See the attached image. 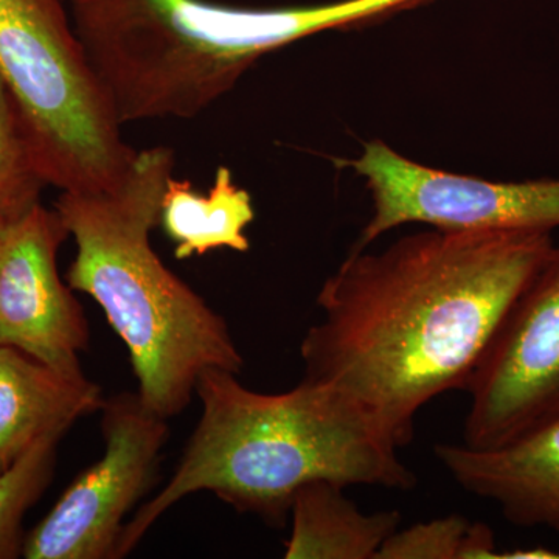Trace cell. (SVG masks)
<instances>
[{
	"label": "cell",
	"mask_w": 559,
	"mask_h": 559,
	"mask_svg": "<svg viewBox=\"0 0 559 559\" xmlns=\"http://www.w3.org/2000/svg\"><path fill=\"white\" fill-rule=\"evenodd\" d=\"M62 433L44 437L9 469L0 473V559L22 557L27 511L49 488Z\"/></svg>",
	"instance_id": "cell-15"
},
{
	"label": "cell",
	"mask_w": 559,
	"mask_h": 559,
	"mask_svg": "<svg viewBox=\"0 0 559 559\" xmlns=\"http://www.w3.org/2000/svg\"><path fill=\"white\" fill-rule=\"evenodd\" d=\"M47 186L31 127L0 76V227L39 204Z\"/></svg>",
	"instance_id": "cell-14"
},
{
	"label": "cell",
	"mask_w": 559,
	"mask_h": 559,
	"mask_svg": "<svg viewBox=\"0 0 559 559\" xmlns=\"http://www.w3.org/2000/svg\"><path fill=\"white\" fill-rule=\"evenodd\" d=\"M499 558L488 525L462 516H444L399 528L377 559H491Z\"/></svg>",
	"instance_id": "cell-16"
},
{
	"label": "cell",
	"mask_w": 559,
	"mask_h": 559,
	"mask_svg": "<svg viewBox=\"0 0 559 559\" xmlns=\"http://www.w3.org/2000/svg\"><path fill=\"white\" fill-rule=\"evenodd\" d=\"M253 219L252 197L234 182L230 168L221 165L209 194L197 193L189 180L171 176L162 200L159 226L176 242V259L189 260L221 248L248 252L245 230Z\"/></svg>",
	"instance_id": "cell-13"
},
{
	"label": "cell",
	"mask_w": 559,
	"mask_h": 559,
	"mask_svg": "<svg viewBox=\"0 0 559 559\" xmlns=\"http://www.w3.org/2000/svg\"><path fill=\"white\" fill-rule=\"evenodd\" d=\"M194 393L200 423L171 479L124 524L116 559L194 492H213L240 513L282 527L294 496L310 481L401 491L417 484L400 448L334 385L304 378L288 392L260 393L237 373L205 369Z\"/></svg>",
	"instance_id": "cell-2"
},
{
	"label": "cell",
	"mask_w": 559,
	"mask_h": 559,
	"mask_svg": "<svg viewBox=\"0 0 559 559\" xmlns=\"http://www.w3.org/2000/svg\"><path fill=\"white\" fill-rule=\"evenodd\" d=\"M100 385L86 374H66L27 353L0 347V473L36 441L66 432L102 409Z\"/></svg>",
	"instance_id": "cell-11"
},
{
	"label": "cell",
	"mask_w": 559,
	"mask_h": 559,
	"mask_svg": "<svg viewBox=\"0 0 559 559\" xmlns=\"http://www.w3.org/2000/svg\"><path fill=\"white\" fill-rule=\"evenodd\" d=\"M554 246L551 231L429 227L381 252L353 249L319 290L322 320L300 345L304 378L340 389L406 447L426 404L465 392Z\"/></svg>",
	"instance_id": "cell-1"
},
{
	"label": "cell",
	"mask_w": 559,
	"mask_h": 559,
	"mask_svg": "<svg viewBox=\"0 0 559 559\" xmlns=\"http://www.w3.org/2000/svg\"><path fill=\"white\" fill-rule=\"evenodd\" d=\"M175 151H138L123 180L102 191H61L53 209L76 245L66 282L100 305L127 344L143 403L162 418L187 409L205 369L240 373L226 320L173 274L151 246Z\"/></svg>",
	"instance_id": "cell-3"
},
{
	"label": "cell",
	"mask_w": 559,
	"mask_h": 559,
	"mask_svg": "<svg viewBox=\"0 0 559 559\" xmlns=\"http://www.w3.org/2000/svg\"><path fill=\"white\" fill-rule=\"evenodd\" d=\"M102 412L105 454L25 533L22 557L116 559L124 520L156 479L168 425L138 392L117 393Z\"/></svg>",
	"instance_id": "cell-8"
},
{
	"label": "cell",
	"mask_w": 559,
	"mask_h": 559,
	"mask_svg": "<svg viewBox=\"0 0 559 559\" xmlns=\"http://www.w3.org/2000/svg\"><path fill=\"white\" fill-rule=\"evenodd\" d=\"M433 454L455 484L495 502L511 524L559 533V418L491 450L444 443Z\"/></svg>",
	"instance_id": "cell-10"
},
{
	"label": "cell",
	"mask_w": 559,
	"mask_h": 559,
	"mask_svg": "<svg viewBox=\"0 0 559 559\" xmlns=\"http://www.w3.org/2000/svg\"><path fill=\"white\" fill-rule=\"evenodd\" d=\"M340 164L366 180L373 204L353 249H367L404 224L443 230L559 227V179L503 182L436 170L401 156L382 140H371L359 157Z\"/></svg>",
	"instance_id": "cell-6"
},
{
	"label": "cell",
	"mask_w": 559,
	"mask_h": 559,
	"mask_svg": "<svg viewBox=\"0 0 559 559\" xmlns=\"http://www.w3.org/2000/svg\"><path fill=\"white\" fill-rule=\"evenodd\" d=\"M70 237L57 210L36 204L0 227V347H13L66 374H83L90 323L57 257Z\"/></svg>",
	"instance_id": "cell-9"
},
{
	"label": "cell",
	"mask_w": 559,
	"mask_h": 559,
	"mask_svg": "<svg viewBox=\"0 0 559 559\" xmlns=\"http://www.w3.org/2000/svg\"><path fill=\"white\" fill-rule=\"evenodd\" d=\"M0 76L31 127L47 183L114 189L138 156L62 0H0Z\"/></svg>",
	"instance_id": "cell-5"
},
{
	"label": "cell",
	"mask_w": 559,
	"mask_h": 559,
	"mask_svg": "<svg viewBox=\"0 0 559 559\" xmlns=\"http://www.w3.org/2000/svg\"><path fill=\"white\" fill-rule=\"evenodd\" d=\"M344 487L316 480L290 502L286 559H377L385 540L400 528V511L362 513Z\"/></svg>",
	"instance_id": "cell-12"
},
{
	"label": "cell",
	"mask_w": 559,
	"mask_h": 559,
	"mask_svg": "<svg viewBox=\"0 0 559 559\" xmlns=\"http://www.w3.org/2000/svg\"><path fill=\"white\" fill-rule=\"evenodd\" d=\"M355 16L352 0L285 9L72 0L73 28L121 124L193 119L264 55Z\"/></svg>",
	"instance_id": "cell-4"
},
{
	"label": "cell",
	"mask_w": 559,
	"mask_h": 559,
	"mask_svg": "<svg viewBox=\"0 0 559 559\" xmlns=\"http://www.w3.org/2000/svg\"><path fill=\"white\" fill-rule=\"evenodd\" d=\"M463 443L491 450L559 418V246L503 316L471 374Z\"/></svg>",
	"instance_id": "cell-7"
}]
</instances>
